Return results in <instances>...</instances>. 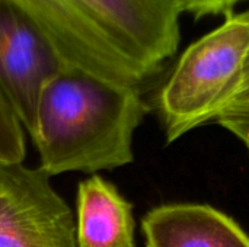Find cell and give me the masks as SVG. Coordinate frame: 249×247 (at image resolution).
Listing matches in <instances>:
<instances>
[{"instance_id": "cell-1", "label": "cell", "mask_w": 249, "mask_h": 247, "mask_svg": "<svg viewBox=\"0 0 249 247\" xmlns=\"http://www.w3.org/2000/svg\"><path fill=\"white\" fill-rule=\"evenodd\" d=\"M51 42L66 66L142 87L178 49L177 0H7Z\"/></svg>"}, {"instance_id": "cell-7", "label": "cell", "mask_w": 249, "mask_h": 247, "mask_svg": "<svg viewBox=\"0 0 249 247\" xmlns=\"http://www.w3.org/2000/svg\"><path fill=\"white\" fill-rule=\"evenodd\" d=\"M76 246L134 247L133 205L99 175L79 183Z\"/></svg>"}, {"instance_id": "cell-11", "label": "cell", "mask_w": 249, "mask_h": 247, "mask_svg": "<svg viewBox=\"0 0 249 247\" xmlns=\"http://www.w3.org/2000/svg\"><path fill=\"white\" fill-rule=\"evenodd\" d=\"M225 130L233 134L247 148L249 154V115L244 116H226L217 121Z\"/></svg>"}, {"instance_id": "cell-9", "label": "cell", "mask_w": 249, "mask_h": 247, "mask_svg": "<svg viewBox=\"0 0 249 247\" xmlns=\"http://www.w3.org/2000/svg\"><path fill=\"white\" fill-rule=\"evenodd\" d=\"M182 12L194 13L196 16L203 15H219L229 13L232 7L241 0H177Z\"/></svg>"}, {"instance_id": "cell-3", "label": "cell", "mask_w": 249, "mask_h": 247, "mask_svg": "<svg viewBox=\"0 0 249 247\" xmlns=\"http://www.w3.org/2000/svg\"><path fill=\"white\" fill-rule=\"evenodd\" d=\"M248 49L249 10L184 51L158 96L168 143L220 119L241 87Z\"/></svg>"}, {"instance_id": "cell-5", "label": "cell", "mask_w": 249, "mask_h": 247, "mask_svg": "<svg viewBox=\"0 0 249 247\" xmlns=\"http://www.w3.org/2000/svg\"><path fill=\"white\" fill-rule=\"evenodd\" d=\"M66 63L10 1L0 0V92L31 135L41 90Z\"/></svg>"}, {"instance_id": "cell-6", "label": "cell", "mask_w": 249, "mask_h": 247, "mask_svg": "<svg viewBox=\"0 0 249 247\" xmlns=\"http://www.w3.org/2000/svg\"><path fill=\"white\" fill-rule=\"evenodd\" d=\"M146 247H249V236L225 213L203 204H166L142 220Z\"/></svg>"}, {"instance_id": "cell-10", "label": "cell", "mask_w": 249, "mask_h": 247, "mask_svg": "<svg viewBox=\"0 0 249 247\" xmlns=\"http://www.w3.org/2000/svg\"><path fill=\"white\" fill-rule=\"evenodd\" d=\"M244 115H249V49L247 54V60H245L244 77H242L241 87H239L233 102L231 103L228 111L220 116V119L226 118V116H244Z\"/></svg>"}, {"instance_id": "cell-8", "label": "cell", "mask_w": 249, "mask_h": 247, "mask_svg": "<svg viewBox=\"0 0 249 247\" xmlns=\"http://www.w3.org/2000/svg\"><path fill=\"white\" fill-rule=\"evenodd\" d=\"M25 130L0 92V163H23Z\"/></svg>"}, {"instance_id": "cell-2", "label": "cell", "mask_w": 249, "mask_h": 247, "mask_svg": "<svg viewBox=\"0 0 249 247\" xmlns=\"http://www.w3.org/2000/svg\"><path fill=\"white\" fill-rule=\"evenodd\" d=\"M149 112L140 87L66 67L39 93L31 132L41 169L95 175L130 165L133 138Z\"/></svg>"}, {"instance_id": "cell-4", "label": "cell", "mask_w": 249, "mask_h": 247, "mask_svg": "<svg viewBox=\"0 0 249 247\" xmlns=\"http://www.w3.org/2000/svg\"><path fill=\"white\" fill-rule=\"evenodd\" d=\"M41 167L0 163V247H77L76 221Z\"/></svg>"}]
</instances>
